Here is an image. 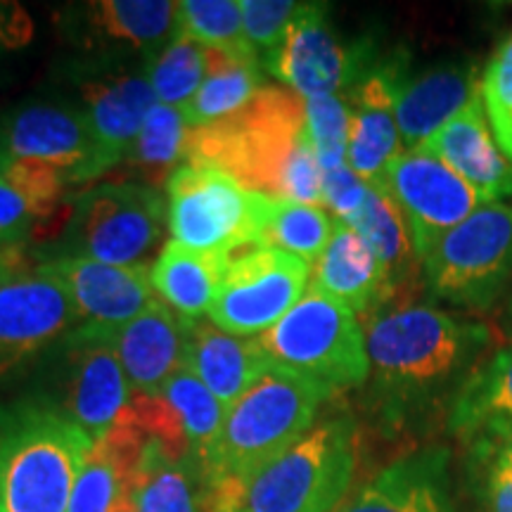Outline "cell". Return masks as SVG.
<instances>
[{"label": "cell", "instance_id": "6da1fadb", "mask_svg": "<svg viewBox=\"0 0 512 512\" xmlns=\"http://www.w3.org/2000/svg\"><path fill=\"white\" fill-rule=\"evenodd\" d=\"M366 349L375 384L396 406L439 399L479 366L491 332L432 306H406L368 323Z\"/></svg>", "mask_w": 512, "mask_h": 512}, {"label": "cell", "instance_id": "7a4b0ae2", "mask_svg": "<svg viewBox=\"0 0 512 512\" xmlns=\"http://www.w3.org/2000/svg\"><path fill=\"white\" fill-rule=\"evenodd\" d=\"M91 448L50 396L0 406V512H69Z\"/></svg>", "mask_w": 512, "mask_h": 512}, {"label": "cell", "instance_id": "3957f363", "mask_svg": "<svg viewBox=\"0 0 512 512\" xmlns=\"http://www.w3.org/2000/svg\"><path fill=\"white\" fill-rule=\"evenodd\" d=\"M306 143V100L285 86H264L228 119L192 128L185 164L211 166L242 188L283 200L285 178Z\"/></svg>", "mask_w": 512, "mask_h": 512}, {"label": "cell", "instance_id": "277c9868", "mask_svg": "<svg viewBox=\"0 0 512 512\" xmlns=\"http://www.w3.org/2000/svg\"><path fill=\"white\" fill-rule=\"evenodd\" d=\"M356 470V425L337 415L254 470L219 486L223 512H335Z\"/></svg>", "mask_w": 512, "mask_h": 512}, {"label": "cell", "instance_id": "5b68a950", "mask_svg": "<svg viewBox=\"0 0 512 512\" xmlns=\"http://www.w3.org/2000/svg\"><path fill=\"white\" fill-rule=\"evenodd\" d=\"M332 389L278 363H271L226 413L207 463L216 489L252 475L316 425Z\"/></svg>", "mask_w": 512, "mask_h": 512}, {"label": "cell", "instance_id": "8992f818", "mask_svg": "<svg viewBox=\"0 0 512 512\" xmlns=\"http://www.w3.org/2000/svg\"><path fill=\"white\" fill-rule=\"evenodd\" d=\"M169 228L178 245L235 256L264 245L275 200L211 166L183 164L166 183Z\"/></svg>", "mask_w": 512, "mask_h": 512}, {"label": "cell", "instance_id": "52a82bcc", "mask_svg": "<svg viewBox=\"0 0 512 512\" xmlns=\"http://www.w3.org/2000/svg\"><path fill=\"white\" fill-rule=\"evenodd\" d=\"M169 204L150 183L110 181L74 200L55 256L136 266L162 242Z\"/></svg>", "mask_w": 512, "mask_h": 512}, {"label": "cell", "instance_id": "ba28073f", "mask_svg": "<svg viewBox=\"0 0 512 512\" xmlns=\"http://www.w3.org/2000/svg\"><path fill=\"white\" fill-rule=\"evenodd\" d=\"M259 344L271 363L330 389L358 387L370 375L366 332L356 313L311 285L285 318L259 337Z\"/></svg>", "mask_w": 512, "mask_h": 512}, {"label": "cell", "instance_id": "9c48e42d", "mask_svg": "<svg viewBox=\"0 0 512 512\" xmlns=\"http://www.w3.org/2000/svg\"><path fill=\"white\" fill-rule=\"evenodd\" d=\"M434 299L484 311L512 278V207L489 202L441 238L422 259Z\"/></svg>", "mask_w": 512, "mask_h": 512}, {"label": "cell", "instance_id": "30bf717a", "mask_svg": "<svg viewBox=\"0 0 512 512\" xmlns=\"http://www.w3.org/2000/svg\"><path fill=\"white\" fill-rule=\"evenodd\" d=\"M81 325L72 292L53 266L24 268L0 283V382L15 380Z\"/></svg>", "mask_w": 512, "mask_h": 512}, {"label": "cell", "instance_id": "8fae6325", "mask_svg": "<svg viewBox=\"0 0 512 512\" xmlns=\"http://www.w3.org/2000/svg\"><path fill=\"white\" fill-rule=\"evenodd\" d=\"M311 283V264L278 247L230 256L209 320L238 337H261L292 309Z\"/></svg>", "mask_w": 512, "mask_h": 512}, {"label": "cell", "instance_id": "7c38bea8", "mask_svg": "<svg viewBox=\"0 0 512 512\" xmlns=\"http://www.w3.org/2000/svg\"><path fill=\"white\" fill-rule=\"evenodd\" d=\"M370 43H344L332 29L328 5L302 3L283 43L264 67L304 100L351 91L375 67Z\"/></svg>", "mask_w": 512, "mask_h": 512}, {"label": "cell", "instance_id": "4fadbf2b", "mask_svg": "<svg viewBox=\"0 0 512 512\" xmlns=\"http://www.w3.org/2000/svg\"><path fill=\"white\" fill-rule=\"evenodd\" d=\"M57 394L50 396L91 439H100L133 401L110 332L79 325L53 349Z\"/></svg>", "mask_w": 512, "mask_h": 512}, {"label": "cell", "instance_id": "5bb4252c", "mask_svg": "<svg viewBox=\"0 0 512 512\" xmlns=\"http://www.w3.org/2000/svg\"><path fill=\"white\" fill-rule=\"evenodd\" d=\"M380 183L392 195L411 230L420 264L448 230L460 226L486 204L456 171L422 150L401 152L384 171Z\"/></svg>", "mask_w": 512, "mask_h": 512}, {"label": "cell", "instance_id": "9a60e30c", "mask_svg": "<svg viewBox=\"0 0 512 512\" xmlns=\"http://www.w3.org/2000/svg\"><path fill=\"white\" fill-rule=\"evenodd\" d=\"M12 159L60 171L67 183H86L105 174L91 121L81 105L27 102L0 119Z\"/></svg>", "mask_w": 512, "mask_h": 512}, {"label": "cell", "instance_id": "2e32d148", "mask_svg": "<svg viewBox=\"0 0 512 512\" xmlns=\"http://www.w3.org/2000/svg\"><path fill=\"white\" fill-rule=\"evenodd\" d=\"M81 107L91 121L102 171L124 162L140 126L157 105L145 69L121 67L117 60L88 62L76 76Z\"/></svg>", "mask_w": 512, "mask_h": 512}, {"label": "cell", "instance_id": "e0dca14e", "mask_svg": "<svg viewBox=\"0 0 512 512\" xmlns=\"http://www.w3.org/2000/svg\"><path fill=\"white\" fill-rule=\"evenodd\" d=\"M406 72V60L392 55L377 62L347 98L351 110L347 164L366 183H380L389 164L406 152L394 110L396 91Z\"/></svg>", "mask_w": 512, "mask_h": 512}, {"label": "cell", "instance_id": "ac0fdd59", "mask_svg": "<svg viewBox=\"0 0 512 512\" xmlns=\"http://www.w3.org/2000/svg\"><path fill=\"white\" fill-rule=\"evenodd\" d=\"M67 29L86 50H98L100 60H117L119 53H159L176 36L178 3L169 0H91L72 8Z\"/></svg>", "mask_w": 512, "mask_h": 512}, {"label": "cell", "instance_id": "d6986e66", "mask_svg": "<svg viewBox=\"0 0 512 512\" xmlns=\"http://www.w3.org/2000/svg\"><path fill=\"white\" fill-rule=\"evenodd\" d=\"M147 441L150 437L128 403L110 430L93 441L74 484L69 512H138V467Z\"/></svg>", "mask_w": 512, "mask_h": 512}, {"label": "cell", "instance_id": "ffe728a7", "mask_svg": "<svg viewBox=\"0 0 512 512\" xmlns=\"http://www.w3.org/2000/svg\"><path fill=\"white\" fill-rule=\"evenodd\" d=\"M41 261L62 275L83 325L117 330L157 299L150 278L152 268L145 264L112 266L72 256H50Z\"/></svg>", "mask_w": 512, "mask_h": 512}, {"label": "cell", "instance_id": "44dd1931", "mask_svg": "<svg viewBox=\"0 0 512 512\" xmlns=\"http://www.w3.org/2000/svg\"><path fill=\"white\" fill-rule=\"evenodd\" d=\"M444 448L408 453L370 477L335 512H460Z\"/></svg>", "mask_w": 512, "mask_h": 512}, {"label": "cell", "instance_id": "7402d4cb", "mask_svg": "<svg viewBox=\"0 0 512 512\" xmlns=\"http://www.w3.org/2000/svg\"><path fill=\"white\" fill-rule=\"evenodd\" d=\"M107 332L133 396L159 394L164 384L185 368L188 323L159 297L126 325Z\"/></svg>", "mask_w": 512, "mask_h": 512}, {"label": "cell", "instance_id": "603a6c76", "mask_svg": "<svg viewBox=\"0 0 512 512\" xmlns=\"http://www.w3.org/2000/svg\"><path fill=\"white\" fill-rule=\"evenodd\" d=\"M441 159L467 185H472L482 200L501 202L512 195V159L505 155L491 131L482 93L463 112H458L441 131L420 147Z\"/></svg>", "mask_w": 512, "mask_h": 512}, {"label": "cell", "instance_id": "cb8c5ba5", "mask_svg": "<svg viewBox=\"0 0 512 512\" xmlns=\"http://www.w3.org/2000/svg\"><path fill=\"white\" fill-rule=\"evenodd\" d=\"M479 93L482 81L475 64H444L415 76L403 74L394 105L403 150H420Z\"/></svg>", "mask_w": 512, "mask_h": 512}, {"label": "cell", "instance_id": "d4e9b609", "mask_svg": "<svg viewBox=\"0 0 512 512\" xmlns=\"http://www.w3.org/2000/svg\"><path fill=\"white\" fill-rule=\"evenodd\" d=\"M271 366L259 337H238L211 320L188 325L185 368L230 411L235 401Z\"/></svg>", "mask_w": 512, "mask_h": 512}, {"label": "cell", "instance_id": "484cf974", "mask_svg": "<svg viewBox=\"0 0 512 512\" xmlns=\"http://www.w3.org/2000/svg\"><path fill=\"white\" fill-rule=\"evenodd\" d=\"M309 285L354 313L375 309L394 292L368 242L354 228L339 221L328 247L311 266Z\"/></svg>", "mask_w": 512, "mask_h": 512}, {"label": "cell", "instance_id": "4316f807", "mask_svg": "<svg viewBox=\"0 0 512 512\" xmlns=\"http://www.w3.org/2000/svg\"><path fill=\"white\" fill-rule=\"evenodd\" d=\"M219 501L204 458L174 456L150 439L138 467V512H214Z\"/></svg>", "mask_w": 512, "mask_h": 512}, {"label": "cell", "instance_id": "83f0119b", "mask_svg": "<svg viewBox=\"0 0 512 512\" xmlns=\"http://www.w3.org/2000/svg\"><path fill=\"white\" fill-rule=\"evenodd\" d=\"M228 261L230 256L195 252L171 240L152 266V287L178 318L188 325L200 323L204 316H209L211 304L219 294Z\"/></svg>", "mask_w": 512, "mask_h": 512}, {"label": "cell", "instance_id": "f1b7e54d", "mask_svg": "<svg viewBox=\"0 0 512 512\" xmlns=\"http://www.w3.org/2000/svg\"><path fill=\"white\" fill-rule=\"evenodd\" d=\"M512 425V344L472 370L448 406V432L470 441Z\"/></svg>", "mask_w": 512, "mask_h": 512}, {"label": "cell", "instance_id": "f546056e", "mask_svg": "<svg viewBox=\"0 0 512 512\" xmlns=\"http://www.w3.org/2000/svg\"><path fill=\"white\" fill-rule=\"evenodd\" d=\"M259 60H240L219 50H211V67L200 91L183 107L185 119L192 128L216 124L240 112L254 98L261 83Z\"/></svg>", "mask_w": 512, "mask_h": 512}, {"label": "cell", "instance_id": "4dcf8cb0", "mask_svg": "<svg viewBox=\"0 0 512 512\" xmlns=\"http://www.w3.org/2000/svg\"><path fill=\"white\" fill-rule=\"evenodd\" d=\"M349 226L368 242V247L380 259L389 285L396 290V285L411 273L418 254H415L411 230H408L399 207L382 183H370L366 204Z\"/></svg>", "mask_w": 512, "mask_h": 512}, {"label": "cell", "instance_id": "1f68e13d", "mask_svg": "<svg viewBox=\"0 0 512 512\" xmlns=\"http://www.w3.org/2000/svg\"><path fill=\"white\" fill-rule=\"evenodd\" d=\"M190 131L183 110L157 102L126 152V164L140 171L152 188L162 181L169 183L178 166H183V159H188Z\"/></svg>", "mask_w": 512, "mask_h": 512}, {"label": "cell", "instance_id": "d6a6232c", "mask_svg": "<svg viewBox=\"0 0 512 512\" xmlns=\"http://www.w3.org/2000/svg\"><path fill=\"white\" fill-rule=\"evenodd\" d=\"M209 67V48L200 46L188 36H174L159 53L147 57L145 74L157 95V102L183 110L200 91Z\"/></svg>", "mask_w": 512, "mask_h": 512}, {"label": "cell", "instance_id": "836d02e7", "mask_svg": "<svg viewBox=\"0 0 512 512\" xmlns=\"http://www.w3.org/2000/svg\"><path fill=\"white\" fill-rule=\"evenodd\" d=\"M176 36L240 60H259L245 38L240 0H183L176 12Z\"/></svg>", "mask_w": 512, "mask_h": 512}, {"label": "cell", "instance_id": "e575fe53", "mask_svg": "<svg viewBox=\"0 0 512 512\" xmlns=\"http://www.w3.org/2000/svg\"><path fill=\"white\" fill-rule=\"evenodd\" d=\"M159 396L174 408L181 420L185 437L195 456L207 460L211 446L219 439L223 422H226V408L209 392L207 384L197 380L188 368L178 370L169 382L164 384Z\"/></svg>", "mask_w": 512, "mask_h": 512}, {"label": "cell", "instance_id": "d590c367", "mask_svg": "<svg viewBox=\"0 0 512 512\" xmlns=\"http://www.w3.org/2000/svg\"><path fill=\"white\" fill-rule=\"evenodd\" d=\"M335 226V216L325 207L275 200L266 226L264 245L283 249V252L299 256L313 266L318 256L323 254V249L328 247Z\"/></svg>", "mask_w": 512, "mask_h": 512}, {"label": "cell", "instance_id": "8d00e7d4", "mask_svg": "<svg viewBox=\"0 0 512 512\" xmlns=\"http://www.w3.org/2000/svg\"><path fill=\"white\" fill-rule=\"evenodd\" d=\"M349 121V102L342 95L306 100V133L323 174L347 164Z\"/></svg>", "mask_w": 512, "mask_h": 512}, {"label": "cell", "instance_id": "74e56055", "mask_svg": "<svg viewBox=\"0 0 512 512\" xmlns=\"http://www.w3.org/2000/svg\"><path fill=\"white\" fill-rule=\"evenodd\" d=\"M482 100L498 145L512 159V36L505 38L486 64Z\"/></svg>", "mask_w": 512, "mask_h": 512}, {"label": "cell", "instance_id": "f35d334b", "mask_svg": "<svg viewBox=\"0 0 512 512\" xmlns=\"http://www.w3.org/2000/svg\"><path fill=\"white\" fill-rule=\"evenodd\" d=\"M0 176L15 188L19 195L31 204L38 219H48L53 214L57 204H60L64 188H67V178L60 171L50 169V166L36 162H22V159H8Z\"/></svg>", "mask_w": 512, "mask_h": 512}, {"label": "cell", "instance_id": "ab89813d", "mask_svg": "<svg viewBox=\"0 0 512 512\" xmlns=\"http://www.w3.org/2000/svg\"><path fill=\"white\" fill-rule=\"evenodd\" d=\"M242 5V27L245 38L254 53L271 55L283 43L285 31L290 27L299 5L294 0H240Z\"/></svg>", "mask_w": 512, "mask_h": 512}, {"label": "cell", "instance_id": "60d3db41", "mask_svg": "<svg viewBox=\"0 0 512 512\" xmlns=\"http://www.w3.org/2000/svg\"><path fill=\"white\" fill-rule=\"evenodd\" d=\"M370 183L351 171L349 164L339 166L335 171L323 174V207L335 216L337 221L349 223L356 219L368 197Z\"/></svg>", "mask_w": 512, "mask_h": 512}, {"label": "cell", "instance_id": "b9f144b4", "mask_svg": "<svg viewBox=\"0 0 512 512\" xmlns=\"http://www.w3.org/2000/svg\"><path fill=\"white\" fill-rule=\"evenodd\" d=\"M479 475V496L486 512H512V465L484 444H472Z\"/></svg>", "mask_w": 512, "mask_h": 512}, {"label": "cell", "instance_id": "7bdbcfd3", "mask_svg": "<svg viewBox=\"0 0 512 512\" xmlns=\"http://www.w3.org/2000/svg\"><path fill=\"white\" fill-rule=\"evenodd\" d=\"M38 221L31 204L0 176V242L24 245Z\"/></svg>", "mask_w": 512, "mask_h": 512}, {"label": "cell", "instance_id": "ee69618b", "mask_svg": "<svg viewBox=\"0 0 512 512\" xmlns=\"http://www.w3.org/2000/svg\"><path fill=\"white\" fill-rule=\"evenodd\" d=\"M36 38L31 12L17 0H0V62L27 50Z\"/></svg>", "mask_w": 512, "mask_h": 512}, {"label": "cell", "instance_id": "f6af8a7d", "mask_svg": "<svg viewBox=\"0 0 512 512\" xmlns=\"http://www.w3.org/2000/svg\"><path fill=\"white\" fill-rule=\"evenodd\" d=\"M470 444L489 446L491 451H496L498 456H503L512 465V425L494 427V430L477 434L475 439H470Z\"/></svg>", "mask_w": 512, "mask_h": 512}, {"label": "cell", "instance_id": "bcb514c9", "mask_svg": "<svg viewBox=\"0 0 512 512\" xmlns=\"http://www.w3.org/2000/svg\"><path fill=\"white\" fill-rule=\"evenodd\" d=\"M24 268H29L24 245H5V242H0V283L12 278L15 273L24 271Z\"/></svg>", "mask_w": 512, "mask_h": 512}, {"label": "cell", "instance_id": "7dc6e473", "mask_svg": "<svg viewBox=\"0 0 512 512\" xmlns=\"http://www.w3.org/2000/svg\"><path fill=\"white\" fill-rule=\"evenodd\" d=\"M8 145H5V136H3V128H0V169H3L5 162H8Z\"/></svg>", "mask_w": 512, "mask_h": 512}, {"label": "cell", "instance_id": "c3c4849f", "mask_svg": "<svg viewBox=\"0 0 512 512\" xmlns=\"http://www.w3.org/2000/svg\"><path fill=\"white\" fill-rule=\"evenodd\" d=\"M505 323H508V330L512 332V297L508 299V309H505Z\"/></svg>", "mask_w": 512, "mask_h": 512}, {"label": "cell", "instance_id": "681fc988", "mask_svg": "<svg viewBox=\"0 0 512 512\" xmlns=\"http://www.w3.org/2000/svg\"><path fill=\"white\" fill-rule=\"evenodd\" d=\"M214 512H223V510H214Z\"/></svg>", "mask_w": 512, "mask_h": 512}]
</instances>
